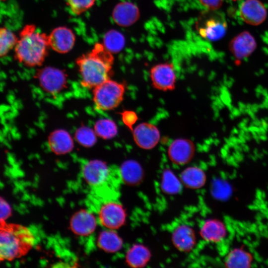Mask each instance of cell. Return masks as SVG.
Returning a JSON list of instances; mask_svg holds the SVG:
<instances>
[{"mask_svg":"<svg viewBox=\"0 0 268 268\" xmlns=\"http://www.w3.org/2000/svg\"><path fill=\"white\" fill-rule=\"evenodd\" d=\"M252 255L242 248L232 249L226 256L224 264L227 268H250Z\"/></svg>","mask_w":268,"mask_h":268,"instance_id":"23","label":"cell"},{"mask_svg":"<svg viewBox=\"0 0 268 268\" xmlns=\"http://www.w3.org/2000/svg\"><path fill=\"white\" fill-rule=\"evenodd\" d=\"M133 138L136 144L144 149H151L158 143L160 134L155 125L148 123H141L133 130Z\"/></svg>","mask_w":268,"mask_h":268,"instance_id":"10","label":"cell"},{"mask_svg":"<svg viewBox=\"0 0 268 268\" xmlns=\"http://www.w3.org/2000/svg\"><path fill=\"white\" fill-rule=\"evenodd\" d=\"M149 249L142 244H134L127 251L126 260L134 268H141L147 264L150 258Z\"/></svg>","mask_w":268,"mask_h":268,"instance_id":"22","label":"cell"},{"mask_svg":"<svg viewBox=\"0 0 268 268\" xmlns=\"http://www.w3.org/2000/svg\"><path fill=\"white\" fill-rule=\"evenodd\" d=\"M11 213L9 204L0 197V222L4 221Z\"/></svg>","mask_w":268,"mask_h":268,"instance_id":"32","label":"cell"},{"mask_svg":"<svg viewBox=\"0 0 268 268\" xmlns=\"http://www.w3.org/2000/svg\"><path fill=\"white\" fill-rule=\"evenodd\" d=\"M119 170L121 180L129 185H136L141 181L143 176L141 166L134 160L124 162Z\"/></svg>","mask_w":268,"mask_h":268,"instance_id":"21","label":"cell"},{"mask_svg":"<svg viewBox=\"0 0 268 268\" xmlns=\"http://www.w3.org/2000/svg\"><path fill=\"white\" fill-rule=\"evenodd\" d=\"M150 76L153 86L157 89L166 91L175 88L177 77L172 63L166 62L152 67Z\"/></svg>","mask_w":268,"mask_h":268,"instance_id":"7","label":"cell"},{"mask_svg":"<svg viewBox=\"0 0 268 268\" xmlns=\"http://www.w3.org/2000/svg\"><path fill=\"white\" fill-rule=\"evenodd\" d=\"M201 237L206 241L218 243L223 240L227 233L226 227L221 221L215 219L205 220L200 228Z\"/></svg>","mask_w":268,"mask_h":268,"instance_id":"18","label":"cell"},{"mask_svg":"<svg viewBox=\"0 0 268 268\" xmlns=\"http://www.w3.org/2000/svg\"><path fill=\"white\" fill-rule=\"evenodd\" d=\"M97 219L94 213L90 210H81L74 214L70 220L73 232L79 236H88L93 233Z\"/></svg>","mask_w":268,"mask_h":268,"instance_id":"15","label":"cell"},{"mask_svg":"<svg viewBox=\"0 0 268 268\" xmlns=\"http://www.w3.org/2000/svg\"><path fill=\"white\" fill-rule=\"evenodd\" d=\"M179 178L183 185L192 189L201 188L206 182L204 172L197 166H190L185 168L181 172Z\"/></svg>","mask_w":268,"mask_h":268,"instance_id":"20","label":"cell"},{"mask_svg":"<svg viewBox=\"0 0 268 268\" xmlns=\"http://www.w3.org/2000/svg\"><path fill=\"white\" fill-rule=\"evenodd\" d=\"M125 45L124 36L118 31L114 29L108 31L104 35L103 45L112 54L120 52Z\"/></svg>","mask_w":268,"mask_h":268,"instance_id":"26","label":"cell"},{"mask_svg":"<svg viewBox=\"0 0 268 268\" xmlns=\"http://www.w3.org/2000/svg\"><path fill=\"white\" fill-rule=\"evenodd\" d=\"M37 75L41 86L48 93H57L66 86V74L57 68L45 67L38 70Z\"/></svg>","mask_w":268,"mask_h":268,"instance_id":"8","label":"cell"},{"mask_svg":"<svg viewBox=\"0 0 268 268\" xmlns=\"http://www.w3.org/2000/svg\"><path fill=\"white\" fill-rule=\"evenodd\" d=\"M76 62L81 84L86 88H94L110 79L114 57L102 44L96 43L91 51L78 57Z\"/></svg>","mask_w":268,"mask_h":268,"instance_id":"2","label":"cell"},{"mask_svg":"<svg viewBox=\"0 0 268 268\" xmlns=\"http://www.w3.org/2000/svg\"><path fill=\"white\" fill-rule=\"evenodd\" d=\"M257 47L254 36L248 31H244L230 41L229 49L233 56L238 60H242L251 55Z\"/></svg>","mask_w":268,"mask_h":268,"instance_id":"13","label":"cell"},{"mask_svg":"<svg viewBox=\"0 0 268 268\" xmlns=\"http://www.w3.org/2000/svg\"><path fill=\"white\" fill-rule=\"evenodd\" d=\"M48 143L51 150L57 154L68 153L73 148L72 137L64 130H58L52 133L49 136Z\"/></svg>","mask_w":268,"mask_h":268,"instance_id":"19","label":"cell"},{"mask_svg":"<svg viewBox=\"0 0 268 268\" xmlns=\"http://www.w3.org/2000/svg\"><path fill=\"white\" fill-rule=\"evenodd\" d=\"M35 237L27 227L0 222V263L25 256L34 247Z\"/></svg>","mask_w":268,"mask_h":268,"instance_id":"4","label":"cell"},{"mask_svg":"<svg viewBox=\"0 0 268 268\" xmlns=\"http://www.w3.org/2000/svg\"><path fill=\"white\" fill-rule=\"evenodd\" d=\"M81 177L87 187L88 203L117 199V191L121 181L119 170L99 160L86 162L81 168Z\"/></svg>","mask_w":268,"mask_h":268,"instance_id":"1","label":"cell"},{"mask_svg":"<svg viewBox=\"0 0 268 268\" xmlns=\"http://www.w3.org/2000/svg\"><path fill=\"white\" fill-rule=\"evenodd\" d=\"M231 0L236 1V0Z\"/></svg>","mask_w":268,"mask_h":268,"instance_id":"34","label":"cell"},{"mask_svg":"<svg viewBox=\"0 0 268 268\" xmlns=\"http://www.w3.org/2000/svg\"><path fill=\"white\" fill-rule=\"evenodd\" d=\"M201 4L209 10H215L219 8L223 0H199Z\"/></svg>","mask_w":268,"mask_h":268,"instance_id":"33","label":"cell"},{"mask_svg":"<svg viewBox=\"0 0 268 268\" xmlns=\"http://www.w3.org/2000/svg\"><path fill=\"white\" fill-rule=\"evenodd\" d=\"M182 183L180 178L177 177L170 169H165L161 178V188L166 194H176L180 192Z\"/></svg>","mask_w":268,"mask_h":268,"instance_id":"25","label":"cell"},{"mask_svg":"<svg viewBox=\"0 0 268 268\" xmlns=\"http://www.w3.org/2000/svg\"><path fill=\"white\" fill-rule=\"evenodd\" d=\"M239 12L244 22L253 26L262 24L267 16V8L260 0H245L240 4Z\"/></svg>","mask_w":268,"mask_h":268,"instance_id":"9","label":"cell"},{"mask_svg":"<svg viewBox=\"0 0 268 268\" xmlns=\"http://www.w3.org/2000/svg\"><path fill=\"white\" fill-rule=\"evenodd\" d=\"M94 131L99 137L103 139H110L115 136L118 128L115 122L108 119H100L94 125Z\"/></svg>","mask_w":268,"mask_h":268,"instance_id":"28","label":"cell"},{"mask_svg":"<svg viewBox=\"0 0 268 268\" xmlns=\"http://www.w3.org/2000/svg\"><path fill=\"white\" fill-rule=\"evenodd\" d=\"M122 119L124 124L133 131V126L138 120L136 113L133 111H124L121 113Z\"/></svg>","mask_w":268,"mask_h":268,"instance_id":"31","label":"cell"},{"mask_svg":"<svg viewBox=\"0 0 268 268\" xmlns=\"http://www.w3.org/2000/svg\"><path fill=\"white\" fill-rule=\"evenodd\" d=\"M96 0H68L71 11L76 15H79L91 8Z\"/></svg>","mask_w":268,"mask_h":268,"instance_id":"30","label":"cell"},{"mask_svg":"<svg viewBox=\"0 0 268 268\" xmlns=\"http://www.w3.org/2000/svg\"><path fill=\"white\" fill-rule=\"evenodd\" d=\"M49 36L37 30L34 24L25 25L19 33L14 47L15 59L29 67L40 66L48 55Z\"/></svg>","mask_w":268,"mask_h":268,"instance_id":"3","label":"cell"},{"mask_svg":"<svg viewBox=\"0 0 268 268\" xmlns=\"http://www.w3.org/2000/svg\"><path fill=\"white\" fill-rule=\"evenodd\" d=\"M139 16L140 12L137 6L129 1L118 3L112 13L114 22L122 27L131 26L138 19Z\"/></svg>","mask_w":268,"mask_h":268,"instance_id":"16","label":"cell"},{"mask_svg":"<svg viewBox=\"0 0 268 268\" xmlns=\"http://www.w3.org/2000/svg\"><path fill=\"white\" fill-rule=\"evenodd\" d=\"M89 208L95 214L98 223L106 229L115 230L125 222V210L117 199L90 204Z\"/></svg>","mask_w":268,"mask_h":268,"instance_id":"5","label":"cell"},{"mask_svg":"<svg viewBox=\"0 0 268 268\" xmlns=\"http://www.w3.org/2000/svg\"><path fill=\"white\" fill-rule=\"evenodd\" d=\"M93 102L96 108L102 111H109L117 107L122 101L125 85L109 79L94 87Z\"/></svg>","mask_w":268,"mask_h":268,"instance_id":"6","label":"cell"},{"mask_svg":"<svg viewBox=\"0 0 268 268\" xmlns=\"http://www.w3.org/2000/svg\"><path fill=\"white\" fill-rule=\"evenodd\" d=\"M98 246L106 252L114 253L123 247V240L114 230L106 229L102 231L98 238Z\"/></svg>","mask_w":268,"mask_h":268,"instance_id":"24","label":"cell"},{"mask_svg":"<svg viewBox=\"0 0 268 268\" xmlns=\"http://www.w3.org/2000/svg\"><path fill=\"white\" fill-rule=\"evenodd\" d=\"M197 29L199 34L204 39L210 41H216L225 35L227 24L222 18L212 16L199 23Z\"/></svg>","mask_w":268,"mask_h":268,"instance_id":"12","label":"cell"},{"mask_svg":"<svg viewBox=\"0 0 268 268\" xmlns=\"http://www.w3.org/2000/svg\"><path fill=\"white\" fill-rule=\"evenodd\" d=\"M18 37L9 29L0 26V58L6 56L14 49Z\"/></svg>","mask_w":268,"mask_h":268,"instance_id":"27","label":"cell"},{"mask_svg":"<svg viewBox=\"0 0 268 268\" xmlns=\"http://www.w3.org/2000/svg\"><path fill=\"white\" fill-rule=\"evenodd\" d=\"M195 147L194 143L186 138L174 140L168 149L169 159L178 165H183L189 163L193 158Z\"/></svg>","mask_w":268,"mask_h":268,"instance_id":"11","label":"cell"},{"mask_svg":"<svg viewBox=\"0 0 268 268\" xmlns=\"http://www.w3.org/2000/svg\"><path fill=\"white\" fill-rule=\"evenodd\" d=\"M48 36L50 47L58 53H67L74 46L75 35L71 30L67 27H57Z\"/></svg>","mask_w":268,"mask_h":268,"instance_id":"14","label":"cell"},{"mask_svg":"<svg viewBox=\"0 0 268 268\" xmlns=\"http://www.w3.org/2000/svg\"><path fill=\"white\" fill-rule=\"evenodd\" d=\"M172 241L177 249L188 252L195 247L196 237L192 227L187 224H181L173 231Z\"/></svg>","mask_w":268,"mask_h":268,"instance_id":"17","label":"cell"},{"mask_svg":"<svg viewBox=\"0 0 268 268\" xmlns=\"http://www.w3.org/2000/svg\"><path fill=\"white\" fill-rule=\"evenodd\" d=\"M77 142L85 147H90L96 141V134L94 130L86 127L78 129L75 134Z\"/></svg>","mask_w":268,"mask_h":268,"instance_id":"29","label":"cell"}]
</instances>
